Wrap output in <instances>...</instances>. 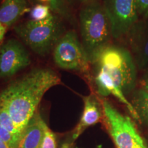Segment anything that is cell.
Masks as SVG:
<instances>
[{
  "label": "cell",
  "instance_id": "3957f363",
  "mask_svg": "<svg viewBox=\"0 0 148 148\" xmlns=\"http://www.w3.org/2000/svg\"><path fill=\"white\" fill-rule=\"evenodd\" d=\"M92 64L96 69L108 73L124 94L134 89L137 73L136 63L126 48L110 44L99 51Z\"/></svg>",
  "mask_w": 148,
  "mask_h": 148
},
{
  "label": "cell",
  "instance_id": "cb8c5ba5",
  "mask_svg": "<svg viewBox=\"0 0 148 148\" xmlns=\"http://www.w3.org/2000/svg\"><path fill=\"white\" fill-rule=\"evenodd\" d=\"M0 148H10L6 143L0 140Z\"/></svg>",
  "mask_w": 148,
  "mask_h": 148
},
{
  "label": "cell",
  "instance_id": "8fae6325",
  "mask_svg": "<svg viewBox=\"0 0 148 148\" xmlns=\"http://www.w3.org/2000/svg\"><path fill=\"white\" fill-rule=\"evenodd\" d=\"M47 125L36 111L20 134L15 148H40Z\"/></svg>",
  "mask_w": 148,
  "mask_h": 148
},
{
  "label": "cell",
  "instance_id": "4fadbf2b",
  "mask_svg": "<svg viewBox=\"0 0 148 148\" xmlns=\"http://www.w3.org/2000/svg\"><path fill=\"white\" fill-rule=\"evenodd\" d=\"M32 2L40 3L47 5L54 13L60 16V18L66 20L70 23H76L75 19H74L73 14L69 7V3L68 0H31Z\"/></svg>",
  "mask_w": 148,
  "mask_h": 148
},
{
  "label": "cell",
  "instance_id": "484cf974",
  "mask_svg": "<svg viewBox=\"0 0 148 148\" xmlns=\"http://www.w3.org/2000/svg\"><path fill=\"white\" fill-rule=\"evenodd\" d=\"M3 0H0V3H1V1H2Z\"/></svg>",
  "mask_w": 148,
  "mask_h": 148
},
{
  "label": "cell",
  "instance_id": "30bf717a",
  "mask_svg": "<svg viewBox=\"0 0 148 148\" xmlns=\"http://www.w3.org/2000/svg\"><path fill=\"white\" fill-rule=\"evenodd\" d=\"M84 110L80 120L73 131L72 138L75 140L85 130L96 124L103 119V108L101 101L93 94L83 97Z\"/></svg>",
  "mask_w": 148,
  "mask_h": 148
},
{
  "label": "cell",
  "instance_id": "ba28073f",
  "mask_svg": "<svg viewBox=\"0 0 148 148\" xmlns=\"http://www.w3.org/2000/svg\"><path fill=\"white\" fill-rule=\"evenodd\" d=\"M30 57L23 44L15 38H10L0 45V77L10 78L27 68Z\"/></svg>",
  "mask_w": 148,
  "mask_h": 148
},
{
  "label": "cell",
  "instance_id": "7402d4cb",
  "mask_svg": "<svg viewBox=\"0 0 148 148\" xmlns=\"http://www.w3.org/2000/svg\"><path fill=\"white\" fill-rule=\"evenodd\" d=\"M73 143H65L64 144H62V147L61 148H73Z\"/></svg>",
  "mask_w": 148,
  "mask_h": 148
},
{
  "label": "cell",
  "instance_id": "ac0fdd59",
  "mask_svg": "<svg viewBox=\"0 0 148 148\" xmlns=\"http://www.w3.org/2000/svg\"><path fill=\"white\" fill-rule=\"evenodd\" d=\"M40 148H56V136L47 125L45 127L43 138Z\"/></svg>",
  "mask_w": 148,
  "mask_h": 148
},
{
  "label": "cell",
  "instance_id": "52a82bcc",
  "mask_svg": "<svg viewBox=\"0 0 148 148\" xmlns=\"http://www.w3.org/2000/svg\"><path fill=\"white\" fill-rule=\"evenodd\" d=\"M103 7L110 22L112 38L127 36L138 21L135 0H103Z\"/></svg>",
  "mask_w": 148,
  "mask_h": 148
},
{
  "label": "cell",
  "instance_id": "603a6c76",
  "mask_svg": "<svg viewBox=\"0 0 148 148\" xmlns=\"http://www.w3.org/2000/svg\"><path fill=\"white\" fill-rule=\"evenodd\" d=\"M75 1H78V2H79V3H83V4H86V3L92 2V1H97V0H75Z\"/></svg>",
  "mask_w": 148,
  "mask_h": 148
},
{
  "label": "cell",
  "instance_id": "2e32d148",
  "mask_svg": "<svg viewBox=\"0 0 148 148\" xmlns=\"http://www.w3.org/2000/svg\"><path fill=\"white\" fill-rule=\"evenodd\" d=\"M0 125L8 130L12 134L15 135L17 137H19L21 133L18 131L10 114L1 104H0Z\"/></svg>",
  "mask_w": 148,
  "mask_h": 148
},
{
  "label": "cell",
  "instance_id": "6da1fadb",
  "mask_svg": "<svg viewBox=\"0 0 148 148\" xmlns=\"http://www.w3.org/2000/svg\"><path fill=\"white\" fill-rule=\"evenodd\" d=\"M60 84L56 72L50 68H35L11 82L0 92V104L10 114L21 133L36 112L48 90Z\"/></svg>",
  "mask_w": 148,
  "mask_h": 148
},
{
  "label": "cell",
  "instance_id": "7c38bea8",
  "mask_svg": "<svg viewBox=\"0 0 148 148\" xmlns=\"http://www.w3.org/2000/svg\"><path fill=\"white\" fill-rule=\"evenodd\" d=\"M30 9L27 0H3L0 4V22L8 28Z\"/></svg>",
  "mask_w": 148,
  "mask_h": 148
},
{
  "label": "cell",
  "instance_id": "4316f807",
  "mask_svg": "<svg viewBox=\"0 0 148 148\" xmlns=\"http://www.w3.org/2000/svg\"><path fill=\"white\" fill-rule=\"evenodd\" d=\"M143 148H147V147H143Z\"/></svg>",
  "mask_w": 148,
  "mask_h": 148
},
{
  "label": "cell",
  "instance_id": "7a4b0ae2",
  "mask_svg": "<svg viewBox=\"0 0 148 148\" xmlns=\"http://www.w3.org/2000/svg\"><path fill=\"white\" fill-rule=\"evenodd\" d=\"M82 44L92 64L112 37L110 22L103 5L97 1L83 5L78 14Z\"/></svg>",
  "mask_w": 148,
  "mask_h": 148
},
{
  "label": "cell",
  "instance_id": "5b68a950",
  "mask_svg": "<svg viewBox=\"0 0 148 148\" xmlns=\"http://www.w3.org/2000/svg\"><path fill=\"white\" fill-rule=\"evenodd\" d=\"M103 120L116 148L147 147L132 119L106 99H101Z\"/></svg>",
  "mask_w": 148,
  "mask_h": 148
},
{
  "label": "cell",
  "instance_id": "9a60e30c",
  "mask_svg": "<svg viewBox=\"0 0 148 148\" xmlns=\"http://www.w3.org/2000/svg\"><path fill=\"white\" fill-rule=\"evenodd\" d=\"M52 11L49 6L40 3L35 4L29 11L30 20L34 21H42L52 15Z\"/></svg>",
  "mask_w": 148,
  "mask_h": 148
},
{
  "label": "cell",
  "instance_id": "8992f818",
  "mask_svg": "<svg viewBox=\"0 0 148 148\" xmlns=\"http://www.w3.org/2000/svg\"><path fill=\"white\" fill-rule=\"evenodd\" d=\"M53 61L58 67L81 73L89 78V64L86 53L77 33H64L53 50Z\"/></svg>",
  "mask_w": 148,
  "mask_h": 148
},
{
  "label": "cell",
  "instance_id": "d6986e66",
  "mask_svg": "<svg viewBox=\"0 0 148 148\" xmlns=\"http://www.w3.org/2000/svg\"><path fill=\"white\" fill-rule=\"evenodd\" d=\"M138 15L143 18H148V0H135Z\"/></svg>",
  "mask_w": 148,
  "mask_h": 148
},
{
  "label": "cell",
  "instance_id": "277c9868",
  "mask_svg": "<svg viewBox=\"0 0 148 148\" xmlns=\"http://www.w3.org/2000/svg\"><path fill=\"white\" fill-rule=\"evenodd\" d=\"M60 16L53 13L42 21L29 20L14 27L15 34L36 54L45 56L53 50L65 31Z\"/></svg>",
  "mask_w": 148,
  "mask_h": 148
},
{
  "label": "cell",
  "instance_id": "44dd1931",
  "mask_svg": "<svg viewBox=\"0 0 148 148\" xmlns=\"http://www.w3.org/2000/svg\"><path fill=\"white\" fill-rule=\"evenodd\" d=\"M7 29H8V27L0 22V45L2 44V41L4 38L5 33L7 32Z\"/></svg>",
  "mask_w": 148,
  "mask_h": 148
},
{
  "label": "cell",
  "instance_id": "9c48e42d",
  "mask_svg": "<svg viewBox=\"0 0 148 148\" xmlns=\"http://www.w3.org/2000/svg\"><path fill=\"white\" fill-rule=\"evenodd\" d=\"M135 63L140 70L148 69V18L138 20L127 34Z\"/></svg>",
  "mask_w": 148,
  "mask_h": 148
},
{
  "label": "cell",
  "instance_id": "d4e9b609",
  "mask_svg": "<svg viewBox=\"0 0 148 148\" xmlns=\"http://www.w3.org/2000/svg\"><path fill=\"white\" fill-rule=\"evenodd\" d=\"M97 148H101V146H99V147H97Z\"/></svg>",
  "mask_w": 148,
  "mask_h": 148
},
{
  "label": "cell",
  "instance_id": "e0dca14e",
  "mask_svg": "<svg viewBox=\"0 0 148 148\" xmlns=\"http://www.w3.org/2000/svg\"><path fill=\"white\" fill-rule=\"evenodd\" d=\"M18 138V137L0 125V140L6 143L10 148H15Z\"/></svg>",
  "mask_w": 148,
  "mask_h": 148
},
{
  "label": "cell",
  "instance_id": "ffe728a7",
  "mask_svg": "<svg viewBox=\"0 0 148 148\" xmlns=\"http://www.w3.org/2000/svg\"><path fill=\"white\" fill-rule=\"evenodd\" d=\"M140 84L142 88L148 92V69H146V71L143 74V77L140 79Z\"/></svg>",
  "mask_w": 148,
  "mask_h": 148
},
{
  "label": "cell",
  "instance_id": "5bb4252c",
  "mask_svg": "<svg viewBox=\"0 0 148 148\" xmlns=\"http://www.w3.org/2000/svg\"><path fill=\"white\" fill-rule=\"evenodd\" d=\"M132 105L140 119L148 125V92L142 88L136 90L133 96Z\"/></svg>",
  "mask_w": 148,
  "mask_h": 148
}]
</instances>
